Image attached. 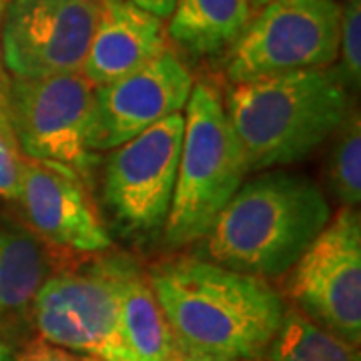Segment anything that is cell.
Returning a JSON list of instances; mask_svg holds the SVG:
<instances>
[{
    "label": "cell",
    "mask_w": 361,
    "mask_h": 361,
    "mask_svg": "<svg viewBox=\"0 0 361 361\" xmlns=\"http://www.w3.org/2000/svg\"><path fill=\"white\" fill-rule=\"evenodd\" d=\"M147 279L177 349L195 360H259L283 317V299L267 279L197 255L155 263Z\"/></svg>",
    "instance_id": "1"
},
{
    "label": "cell",
    "mask_w": 361,
    "mask_h": 361,
    "mask_svg": "<svg viewBox=\"0 0 361 361\" xmlns=\"http://www.w3.org/2000/svg\"><path fill=\"white\" fill-rule=\"evenodd\" d=\"M331 219L315 180L271 171L243 183L203 235L197 257L261 279L295 267Z\"/></svg>",
    "instance_id": "2"
},
{
    "label": "cell",
    "mask_w": 361,
    "mask_h": 361,
    "mask_svg": "<svg viewBox=\"0 0 361 361\" xmlns=\"http://www.w3.org/2000/svg\"><path fill=\"white\" fill-rule=\"evenodd\" d=\"M349 111L348 89L331 68L235 82L225 106L249 173L307 159Z\"/></svg>",
    "instance_id": "3"
},
{
    "label": "cell",
    "mask_w": 361,
    "mask_h": 361,
    "mask_svg": "<svg viewBox=\"0 0 361 361\" xmlns=\"http://www.w3.org/2000/svg\"><path fill=\"white\" fill-rule=\"evenodd\" d=\"M185 111L177 183L165 221L171 245L203 239L249 173L217 90L207 82L193 85Z\"/></svg>",
    "instance_id": "4"
},
{
    "label": "cell",
    "mask_w": 361,
    "mask_h": 361,
    "mask_svg": "<svg viewBox=\"0 0 361 361\" xmlns=\"http://www.w3.org/2000/svg\"><path fill=\"white\" fill-rule=\"evenodd\" d=\"M94 94L97 87L82 73L13 77L6 85V106L20 155L85 179L99 159L92 151Z\"/></svg>",
    "instance_id": "5"
},
{
    "label": "cell",
    "mask_w": 361,
    "mask_h": 361,
    "mask_svg": "<svg viewBox=\"0 0 361 361\" xmlns=\"http://www.w3.org/2000/svg\"><path fill=\"white\" fill-rule=\"evenodd\" d=\"M341 6L336 0H279L261 8L231 44L235 82L291 71L327 68L339 54Z\"/></svg>",
    "instance_id": "6"
},
{
    "label": "cell",
    "mask_w": 361,
    "mask_h": 361,
    "mask_svg": "<svg viewBox=\"0 0 361 361\" xmlns=\"http://www.w3.org/2000/svg\"><path fill=\"white\" fill-rule=\"evenodd\" d=\"M287 293L293 307L327 331L360 348L361 219L343 207L291 269Z\"/></svg>",
    "instance_id": "7"
},
{
    "label": "cell",
    "mask_w": 361,
    "mask_h": 361,
    "mask_svg": "<svg viewBox=\"0 0 361 361\" xmlns=\"http://www.w3.org/2000/svg\"><path fill=\"white\" fill-rule=\"evenodd\" d=\"M40 339L94 361H129L118 329V301L109 259L54 273L35 295Z\"/></svg>",
    "instance_id": "8"
},
{
    "label": "cell",
    "mask_w": 361,
    "mask_h": 361,
    "mask_svg": "<svg viewBox=\"0 0 361 361\" xmlns=\"http://www.w3.org/2000/svg\"><path fill=\"white\" fill-rule=\"evenodd\" d=\"M104 0H11L0 26L2 63L14 78L80 73Z\"/></svg>",
    "instance_id": "9"
},
{
    "label": "cell",
    "mask_w": 361,
    "mask_h": 361,
    "mask_svg": "<svg viewBox=\"0 0 361 361\" xmlns=\"http://www.w3.org/2000/svg\"><path fill=\"white\" fill-rule=\"evenodd\" d=\"M185 116L171 115L111 153L104 201L116 221L135 233L165 227L179 171Z\"/></svg>",
    "instance_id": "10"
},
{
    "label": "cell",
    "mask_w": 361,
    "mask_h": 361,
    "mask_svg": "<svg viewBox=\"0 0 361 361\" xmlns=\"http://www.w3.org/2000/svg\"><path fill=\"white\" fill-rule=\"evenodd\" d=\"M191 90L193 75L171 49L127 77L97 87L92 151H113L180 113Z\"/></svg>",
    "instance_id": "11"
},
{
    "label": "cell",
    "mask_w": 361,
    "mask_h": 361,
    "mask_svg": "<svg viewBox=\"0 0 361 361\" xmlns=\"http://www.w3.org/2000/svg\"><path fill=\"white\" fill-rule=\"evenodd\" d=\"M18 201L32 233L61 249L101 253L111 235L82 179L66 169L25 159Z\"/></svg>",
    "instance_id": "12"
},
{
    "label": "cell",
    "mask_w": 361,
    "mask_h": 361,
    "mask_svg": "<svg viewBox=\"0 0 361 361\" xmlns=\"http://www.w3.org/2000/svg\"><path fill=\"white\" fill-rule=\"evenodd\" d=\"M167 49V32L159 16L130 0H104L80 73L94 87H104L139 71Z\"/></svg>",
    "instance_id": "13"
},
{
    "label": "cell",
    "mask_w": 361,
    "mask_h": 361,
    "mask_svg": "<svg viewBox=\"0 0 361 361\" xmlns=\"http://www.w3.org/2000/svg\"><path fill=\"white\" fill-rule=\"evenodd\" d=\"M118 301V329L129 361H171L177 343L147 275L125 257H109Z\"/></svg>",
    "instance_id": "14"
},
{
    "label": "cell",
    "mask_w": 361,
    "mask_h": 361,
    "mask_svg": "<svg viewBox=\"0 0 361 361\" xmlns=\"http://www.w3.org/2000/svg\"><path fill=\"white\" fill-rule=\"evenodd\" d=\"M169 37L195 56L231 49L251 20L249 0H177Z\"/></svg>",
    "instance_id": "15"
},
{
    "label": "cell",
    "mask_w": 361,
    "mask_h": 361,
    "mask_svg": "<svg viewBox=\"0 0 361 361\" xmlns=\"http://www.w3.org/2000/svg\"><path fill=\"white\" fill-rule=\"evenodd\" d=\"M49 277L51 265L39 237L18 225L0 227V317L30 310Z\"/></svg>",
    "instance_id": "16"
},
{
    "label": "cell",
    "mask_w": 361,
    "mask_h": 361,
    "mask_svg": "<svg viewBox=\"0 0 361 361\" xmlns=\"http://www.w3.org/2000/svg\"><path fill=\"white\" fill-rule=\"evenodd\" d=\"M267 361H361L360 348L327 331L297 307H285L265 349Z\"/></svg>",
    "instance_id": "17"
},
{
    "label": "cell",
    "mask_w": 361,
    "mask_h": 361,
    "mask_svg": "<svg viewBox=\"0 0 361 361\" xmlns=\"http://www.w3.org/2000/svg\"><path fill=\"white\" fill-rule=\"evenodd\" d=\"M327 177L329 187L345 207H357L361 201V121L357 111H349L343 123L331 135Z\"/></svg>",
    "instance_id": "18"
},
{
    "label": "cell",
    "mask_w": 361,
    "mask_h": 361,
    "mask_svg": "<svg viewBox=\"0 0 361 361\" xmlns=\"http://www.w3.org/2000/svg\"><path fill=\"white\" fill-rule=\"evenodd\" d=\"M341 65L336 71L345 89H360L361 80V0H348L341 8L339 54Z\"/></svg>",
    "instance_id": "19"
},
{
    "label": "cell",
    "mask_w": 361,
    "mask_h": 361,
    "mask_svg": "<svg viewBox=\"0 0 361 361\" xmlns=\"http://www.w3.org/2000/svg\"><path fill=\"white\" fill-rule=\"evenodd\" d=\"M23 165L25 157L20 155L16 142L0 135V199L18 201L23 187Z\"/></svg>",
    "instance_id": "20"
},
{
    "label": "cell",
    "mask_w": 361,
    "mask_h": 361,
    "mask_svg": "<svg viewBox=\"0 0 361 361\" xmlns=\"http://www.w3.org/2000/svg\"><path fill=\"white\" fill-rule=\"evenodd\" d=\"M16 361H94L92 357L75 353L71 349L52 345L44 339H35L26 345L18 355Z\"/></svg>",
    "instance_id": "21"
},
{
    "label": "cell",
    "mask_w": 361,
    "mask_h": 361,
    "mask_svg": "<svg viewBox=\"0 0 361 361\" xmlns=\"http://www.w3.org/2000/svg\"><path fill=\"white\" fill-rule=\"evenodd\" d=\"M130 2H135L137 6H141L147 13L159 16L161 20L169 18L175 11V4H177V0H130Z\"/></svg>",
    "instance_id": "22"
},
{
    "label": "cell",
    "mask_w": 361,
    "mask_h": 361,
    "mask_svg": "<svg viewBox=\"0 0 361 361\" xmlns=\"http://www.w3.org/2000/svg\"><path fill=\"white\" fill-rule=\"evenodd\" d=\"M0 135L6 137L8 141L16 142L11 129V121H8V106H6V85L0 78Z\"/></svg>",
    "instance_id": "23"
},
{
    "label": "cell",
    "mask_w": 361,
    "mask_h": 361,
    "mask_svg": "<svg viewBox=\"0 0 361 361\" xmlns=\"http://www.w3.org/2000/svg\"><path fill=\"white\" fill-rule=\"evenodd\" d=\"M0 361H16V353L2 337H0Z\"/></svg>",
    "instance_id": "24"
},
{
    "label": "cell",
    "mask_w": 361,
    "mask_h": 361,
    "mask_svg": "<svg viewBox=\"0 0 361 361\" xmlns=\"http://www.w3.org/2000/svg\"><path fill=\"white\" fill-rule=\"evenodd\" d=\"M273 2H279V0H249V6H251V11H261Z\"/></svg>",
    "instance_id": "25"
},
{
    "label": "cell",
    "mask_w": 361,
    "mask_h": 361,
    "mask_svg": "<svg viewBox=\"0 0 361 361\" xmlns=\"http://www.w3.org/2000/svg\"><path fill=\"white\" fill-rule=\"evenodd\" d=\"M171 361H205V360H195V357H189V355H183L179 349H177V353H175V357Z\"/></svg>",
    "instance_id": "26"
},
{
    "label": "cell",
    "mask_w": 361,
    "mask_h": 361,
    "mask_svg": "<svg viewBox=\"0 0 361 361\" xmlns=\"http://www.w3.org/2000/svg\"><path fill=\"white\" fill-rule=\"evenodd\" d=\"M8 2H11V0H0V26H2V18H4V13H6Z\"/></svg>",
    "instance_id": "27"
}]
</instances>
